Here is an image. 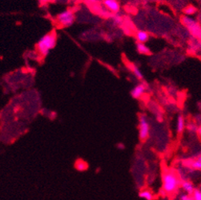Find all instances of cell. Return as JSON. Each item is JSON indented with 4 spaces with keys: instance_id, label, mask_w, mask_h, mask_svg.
I'll return each mask as SVG.
<instances>
[{
    "instance_id": "6da1fadb",
    "label": "cell",
    "mask_w": 201,
    "mask_h": 200,
    "mask_svg": "<svg viewBox=\"0 0 201 200\" xmlns=\"http://www.w3.org/2000/svg\"><path fill=\"white\" fill-rule=\"evenodd\" d=\"M56 43V35L55 31H51L50 33L46 34L38 42L36 45L38 51L42 56L45 57L50 51L55 47Z\"/></svg>"
},
{
    "instance_id": "7a4b0ae2",
    "label": "cell",
    "mask_w": 201,
    "mask_h": 200,
    "mask_svg": "<svg viewBox=\"0 0 201 200\" xmlns=\"http://www.w3.org/2000/svg\"><path fill=\"white\" fill-rule=\"evenodd\" d=\"M183 24L188 28L191 35L196 39H201V26L194 18L189 16H183L181 18Z\"/></svg>"
},
{
    "instance_id": "3957f363",
    "label": "cell",
    "mask_w": 201,
    "mask_h": 200,
    "mask_svg": "<svg viewBox=\"0 0 201 200\" xmlns=\"http://www.w3.org/2000/svg\"><path fill=\"white\" fill-rule=\"evenodd\" d=\"M163 189L167 193H172L177 189L179 180L175 174L168 172L163 175Z\"/></svg>"
},
{
    "instance_id": "277c9868",
    "label": "cell",
    "mask_w": 201,
    "mask_h": 200,
    "mask_svg": "<svg viewBox=\"0 0 201 200\" xmlns=\"http://www.w3.org/2000/svg\"><path fill=\"white\" fill-rule=\"evenodd\" d=\"M56 20L61 26L64 27H68L74 23V13L71 10H65L57 15Z\"/></svg>"
},
{
    "instance_id": "5b68a950",
    "label": "cell",
    "mask_w": 201,
    "mask_h": 200,
    "mask_svg": "<svg viewBox=\"0 0 201 200\" xmlns=\"http://www.w3.org/2000/svg\"><path fill=\"white\" fill-rule=\"evenodd\" d=\"M139 132L140 138L141 140H145L148 139L150 133V124L148 120L144 115L140 117V124H139Z\"/></svg>"
},
{
    "instance_id": "8992f818",
    "label": "cell",
    "mask_w": 201,
    "mask_h": 200,
    "mask_svg": "<svg viewBox=\"0 0 201 200\" xmlns=\"http://www.w3.org/2000/svg\"><path fill=\"white\" fill-rule=\"evenodd\" d=\"M146 91V85L144 83H140V84L136 85L134 88L131 90V97L134 99H140L142 97V95L145 93Z\"/></svg>"
},
{
    "instance_id": "52a82bcc",
    "label": "cell",
    "mask_w": 201,
    "mask_h": 200,
    "mask_svg": "<svg viewBox=\"0 0 201 200\" xmlns=\"http://www.w3.org/2000/svg\"><path fill=\"white\" fill-rule=\"evenodd\" d=\"M103 4L105 7L111 12L117 13L120 11V6L116 0H103Z\"/></svg>"
},
{
    "instance_id": "ba28073f",
    "label": "cell",
    "mask_w": 201,
    "mask_h": 200,
    "mask_svg": "<svg viewBox=\"0 0 201 200\" xmlns=\"http://www.w3.org/2000/svg\"><path fill=\"white\" fill-rule=\"evenodd\" d=\"M135 38H136V40L139 42H144V43H145L146 42L148 41L149 35L145 31H138L136 32V35H135Z\"/></svg>"
},
{
    "instance_id": "9c48e42d",
    "label": "cell",
    "mask_w": 201,
    "mask_h": 200,
    "mask_svg": "<svg viewBox=\"0 0 201 200\" xmlns=\"http://www.w3.org/2000/svg\"><path fill=\"white\" fill-rule=\"evenodd\" d=\"M185 120L182 115H179L177 118V123H176V131L178 134H181L184 130Z\"/></svg>"
},
{
    "instance_id": "30bf717a",
    "label": "cell",
    "mask_w": 201,
    "mask_h": 200,
    "mask_svg": "<svg viewBox=\"0 0 201 200\" xmlns=\"http://www.w3.org/2000/svg\"><path fill=\"white\" fill-rule=\"evenodd\" d=\"M136 50L139 53L142 54V55H150V54H151L150 49L148 47V46H147L145 43H144V42H137Z\"/></svg>"
},
{
    "instance_id": "8fae6325",
    "label": "cell",
    "mask_w": 201,
    "mask_h": 200,
    "mask_svg": "<svg viewBox=\"0 0 201 200\" xmlns=\"http://www.w3.org/2000/svg\"><path fill=\"white\" fill-rule=\"evenodd\" d=\"M181 187H182L183 190L187 192L189 195H192V193L195 191V187H194V185L192 183L189 182V181H184L181 184Z\"/></svg>"
},
{
    "instance_id": "7c38bea8",
    "label": "cell",
    "mask_w": 201,
    "mask_h": 200,
    "mask_svg": "<svg viewBox=\"0 0 201 200\" xmlns=\"http://www.w3.org/2000/svg\"><path fill=\"white\" fill-rule=\"evenodd\" d=\"M196 11H197V9L194 6L189 5L186 7V8L184 10V13L187 16H191V15H195L196 13Z\"/></svg>"
},
{
    "instance_id": "4fadbf2b",
    "label": "cell",
    "mask_w": 201,
    "mask_h": 200,
    "mask_svg": "<svg viewBox=\"0 0 201 200\" xmlns=\"http://www.w3.org/2000/svg\"><path fill=\"white\" fill-rule=\"evenodd\" d=\"M140 197L145 200H152V198H153V195H152L151 191H147V190L140 191Z\"/></svg>"
},
{
    "instance_id": "5bb4252c",
    "label": "cell",
    "mask_w": 201,
    "mask_h": 200,
    "mask_svg": "<svg viewBox=\"0 0 201 200\" xmlns=\"http://www.w3.org/2000/svg\"><path fill=\"white\" fill-rule=\"evenodd\" d=\"M131 71L135 75V77L138 79H144V76H143L142 72L139 69L138 66H135V65H131Z\"/></svg>"
},
{
    "instance_id": "9a60e30c",
    "label": "cell",
    "mask_w": 201,
    "mask_h": 200,
    "mask_svg": "<svg viewBox=\"0 0 201 200\" xmlns=\"http://www.w3.org/2000/svg\"><path fill=\"white\" fill-rule=\"evenodd\" d=\"M76 169L79 170V171H85V170L87 169V163L84 161L79 160L78 162H76Z\"/></svg>"
},
{
    "instance_id": "2e32d148",
    "label": "cell",
    "mask_w": 201,
    "mask_h": 200,
    "mask_svg": "<svg viewBox=\"0 0 201 200\" xmlns=\"http://www.w3.org/2000/svg\"><path fill=\"white\" fill-rule=\"evenodd\" d=\"M192 167L195 170L201 171V156L194 160L192 163Z\"/></svg>"
},
{
    "instance_id": "e0dca14e",
    "label": "cell",
    "mask_w": 201,
    "mask_h": 200,
    "mask_svg": "<svg viewBox=\"0 0 201 200\" xmlns=\"http://www.w3.org/2000/svg\"><path fill=\"white\" fill-rule=\"evenodd\" d=\"M192 198L193 200H201V191L195 189L194 192L192 193Z\"/></svg>"
},
{
    "instance_id": "ac0fdd59",
    "label": "cell",
    "mask_w": 201,
    "mask_h": 200,
    "mask_svg": "<svg viewBox=\"0 0 201 200\" xmlns=\"http://www.w3.org/2000/svg\"><path fill=\"white\" fill-rule=\"evenodd\" d=\"M113 21L115 24H120L122 22V18L121 17L118 16V15H115V16L113 18Z\"/></svg>"
},
{
    "instance_id": "d6986e66",
    "label": "cell",
    "mask_w": 201,
    "mask_h": 200,
    "mask_svg": "<svg viewBox=\"0 0 201 200\" xmlns=\"http://www.w3.org/2000/svg\"><path fill=\"white\" fill-rule=\"evenodd\" d=\"M188 129L191 131H195V130H197V127L194 123H190V124L188 126Z\"/></svg>"
},
{
    "instance_id": "ffe728a7",
    "label": "cell",
    "mask_w": 201,
    "mask_h": 200,
    "mask_svg": "<svg viewBox=\"0 0 201 200\" xmlns=\"http://www.w3.org/2000/svg\"><path fill=\"white\" fill-rule=\"evenodd\" d=\"M188 198H189V196H188V195L183 194V195H181L180 197H179V200H188Z\"/></svg>"
},
{
    "instance_id": "44dd1931",
    "label": "cell",
    "mask_w": 201,
    "mask_h": 200,
    "mask_svg": "<svg viewBox=\"0 0 201 200\" xmlns=\"http://www.w3.org/2000/svg\"><path fill=\"white\" fill-rule=\"evenodd\" d=\"M197 130H198V133H199V135H201V127H199V128L197 129Z\"/></svg>"
},
{
    "instance_id": "7402d4cb",
    "label": "cell",
    "mask_w": 201,
    "mask_h": 200,
    "mask_svg": "<svg viewBox=\"0 0 201 200\" xmlns=\"http://www.w3.org/2000/svg\"><path fill=\"white\" fill-rule=\"evenodd\" d=\"M188 200H193V198H192V197H189Z\"/></svg>"
}]
</instances>
